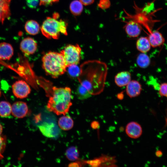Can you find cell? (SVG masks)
I'll return each mask as SVG.
<instances>
[{"label":"cell","instance_id":"2e32d148","mask_svg":"<svg viewBox=\"0 0 167 167\" xmlns=\"http://www.w3.org/2000/svg\"><path fill=\"white\" fill-rule=\"evenodd\" d=\"M151 45L148 37H141L137 41L136 47L138 50L141 53H146L151 48Z\"/></svg>","mask_w":167,"mask_h":167},{"label":"cell","instance_id":"1f68e13d","mask_svg":"<svg viewBox=\"0 0 167 167\" xmlns=\"http://www.w3.org/2000/svg\"><path fill=\"white\" fill-rule=\"evenodd\" d=\"M99 126V123L96 121H94L91 123V127L93 129H96Z\"/></svg>","mask_w":167,"mask_h":167},{"label":"cell","instance_id":"ffe728a7","mask_svg":"<svg viewBox=\"0 0 167 167\" xmlns=\"http://www.w3.org/2000/svg\"><path fill=\"white\" fill-rule=\"evenodd\" d=\"M137 65L140 68H145L147 67L150 63V59L145 53H141L137 56L136 60Z\"/></svg>","mask_w":167,"mask_h":167},{"label":"cell","instance_id":"4dcf8cb0","mask_svg":"<svg viewBox=\"0 0 167 167\" xmlns=\"http://www.w3.org/2000/svg\"><path fill=\"white\" fill-rule=\"evenodd\" d=\"M83 5L87 6L92 4L95 0H79Z\"/></svg>","mask_w":167,"mask_h":167},{"label":"cell","instance_id":"83f0119b","mask_svg":"<svg viewBox=\"0 0 167 167\" xmlns=\"http://www.w3.org/2000/svg\"><path fill=\"white\" fill-rule=\"evenodd\" d=\"M27 6L31 9L36 7L39 3V0H25Z\"/></svg>","mask_w":167,"mask_h":167},{"label":"cell","instance_id":"603a6c76","mask_svg":"<svg viewBox=\"0 0 167 167\" xmlns=\"http://www.w3.org/2000/svg\"><path fill=\"white\" fill-rule=\"evenodd\" d=\"M66 155L67 158L70 161H75L78 159L79 152L77 148L74 146L68 148L66 151Z\"/></svg>","mask_w":167,"mask_h":167},{"label":"cell","instance_id":"44dd1931","mask_svg":"<svg viewBox=\"0 0 167 167\" xmlns=\"http://www.w3.org/2000/svg\"><path fill=\"white\" fill-rule=\"evenodd\" d=\"M83 5L79 1L75 0L72 1L70 5V10L71 13L75 16L80 15L83 9Z\"/></svg>","mask_w":167,"mask_h":167},{"label":"cell","instance_id":"d6a6232c","mask_svg":"<svg viewBox=\"0 0 167 167\" xmlns=\"http://www.w3.org/2000/svg\"><path fill=\"white\" fill-rule=\"evenodd\" d=\"M3 128L2 125L0 124V135L1 134Z\"/></svg>","mask_w":167,"mask_h":167},{"label":"cell","instance_id":"7c38bea8","mask_svg":"<svg viewBox=\"0 0 167 167\" xmlns=\"http://www.w3.org/2000/svg\"><path fill=\"white\" fill-rule=\"evenodd\" d=\"M126 86V93L131 98L135 97L139 95L142 89L140 84L135 80H131Z\"/></svg>","mask_w":167,"mask_h":167},{"label":"cell","instance_id":"ac0fdd59","mask_svg":"<svg viewBox=\"0 0 167 167\" xmlns=\"http://www.w3.org/2000/svg\"><path fill=\"white\" fill-rule=\"evenodd\" d=\"M24 28L27 33L33 35L37 34L40 29L38 23L33 20L27 21L25 24Z\"/></svg>","mask_w":167,"mask_h":167},{"label":"cell","instance_id":"5bb4252c","mask_svg":"<svg viewBox=\"0 0 167 167\" xmlns=\"http://www.w3.org/2000/svg\"><path fill=\"white\" fill-rule=\"evenodd\" d=\"M148 38L151 46L153 47L159 46L165 42V39L162 35L157 31L150 32Z\"/></svg>","mask_w":167,"mask_h":167},{"label":"cell","instance_id":"3957f363","mask_svg":"<svg viewBox=\"0 0 167 167\" xmlns=\"http://www.w3.org/2000/svg\"><path fill=\"white\" fill-rule=\"evenodd\" d=\"M42 61L45 71L53 78L58 77L66 71L67 66L60 53L49 52L43 56Z\"/></svg>","mask_w":167,"mask_h":167},{"label":"cell","instance_id":"f546056e","mask_svg":"<svg viewBox=\"0 0 167 167\" xmlns=\"http://www.w3.org/2000/svg\"><path fill=\"white\" fill-rule=\"evenodd\" d=\"M59 0H40V6H48L59 2Z\"/></svg>","mask_w":167,"mask_h":167},{"label":"cell","instance_id":"8992f818","mask_svg":"<svg viewBox=\"0 0 167 167\" xmlns=\"http://www.w3.org/2000/svg\"><path fill=\"white\" fill-rule=\"evenodd\" d=\"M12 87L13 94L18 98H25L31 91L29 85L23 80L16 81L13 84Z\"/></svg>","mask_w":167,"mask_h":167},{"label":"cell","instance_id":"9a60e30c","mask_svg":"<svg viewBox=\"0 0 167 167\" xmlns=\"http://www.w3.org/2000/svg\"><path fill=\"white\" fill-rule=\"evenodd\" d=\"M131 73L128 71H122L119 72L115 77L114 81L119 87L126 86L131 81Z\"/></svg>","mask_w":167,"mask_h":167},{"label":"cell","instance_id":"d4e9b609","mask_svg":"<svg viewBox=\"0 0 167 167\" xmlns=\"http://www.w3.org/2000/svg\"><path fill=\"white\" fill-rule=\"evenodd\" d=\"M77 65H72L67 67V71L70 75L73 77H76L79 76L80 69L77 66Z\"/></svg>","mask_w":167,"mask_h":167},{"label":"cell","instance_id":"277c9868","mask_svg":"<svg viewBox=\"0 0 167 167\" xmlns=\"http://www.w3.org/2000/svg\"><path fill=\"white\" fill-rule=\"evenodd\" d=\"M58 18L48 17L44 21L40 29L42 34L48 39H58L61 34L67 35V23Z\"/></svg>","mask_w":167,"mask_h":167},{"label":"cell","instance_id":"484cf974","mask_svg":"<svg viewBox=\"0 0 167 167\" xmlns=\"http://www.w3.org/2000/svg\"><path fill=\"white\" fill-rule=\"evenodd\" d=\"M111 3L109 0H99L98 4V6L103 10L109 8L110 6Z\"/></svg>","mask_w":167,"mask_h":167},{"label":"cell","instance_id":"4316f807","mask_svg":"<svg viewBox=\"0 0 167 167\" xmlns=\"http://www.w3.org/2000/svg\"><path fill=\"white\" fill-rule=\"evenodd\" d=\"M159 93L161 96L167 98V83H163L161 84L159 88Z\"/></svg>","mask_w":167,"mask_h":167},{"label":"cell","instance_id":"836d02e7","mask_svg":"<svg viewBox=\"0 0 167 167\" xmlns=\"http://www.w3.org/2000/svg\"><path fill=\"white\" fill-rule=\"evenodd\" d=\"M1 91H0V97L1 96Z\"/></svg>","mask_w":167,"mask_h":167},{"label":"cell","instance_id":"6da1fadb","mask_svg":"<svg viewBox=\"0 0 167 167\" xmlns=\"http://www.w3.org/2000/svg\"><path fill=\"white\" fill-rule=\"evenodd\" d=\"M108 71L104 62L98 60L88 61L80 68V84L93 95L100 94L104 90Z\"/></svg>","mask_w":167,"mask_h":167},{"label":"cell","instance_id":"9c48e42d","mask_svg":"<svg viewBox=\"0 0 167 167\" xmlns=\"http://www.w3.org/2000/svg\"><path fill=\"white\" fill-rule=\"evenodd\" d=\"M28 108L26 103L22 101L15 102L12 105L11 113L17 118H22L26 116Z\"/></svg>","mask_w":167,"mask_h":167},{"label":"cell","instance_id":"e0dca14e","mask_svg":"<svg viewBox=\"0 0 167 167\" xmlns=\"http://www.w3.org/2000/svg\"><path fill=\"white\" fill-rule=\"evenodd\" d=\"M11 0H0V21L3 23L10 14L9 4Z\"/></svg>","mask_w":167,"mask_h":167},{"label":"cell","instance_id":"f1b7e54d","mask_svg":"<svg viewBox=\"0 0 167 167\" xmlns=\"http://www.w3.org/2000/svg\"><path fill=\"white\" fill-rule=\"evenodd\" d=\"M5 139L0 135V159L3 157L2 155L5 150Z\"/></svg>","mask_w":167,"mask_h":167},{"label":"cell","instance_id":"30bf717a","mask_svg":"<svg viewBox=\"0 0 167 167\" xmlns=\"http://www.w3.org/2000/svg\"><path fill=\"white\" fill-rule=\"evenodd\" d=\"M125 131L127 135L133 139L139 138L142 133L141 126L135 122H131L128 123L126 126Z\"/></svg>","mask_w":167,"mask_h":167},{"label":"cell","instance_id":"5b68a950","mask_svg":"<svg viewBox=\"0 0 167 167\" xmlns=\"http://www.w3.org/2000/svg\"><path fill=\"white\" fill-rule=\"evenodd\" d=\"M81 48L78 44L67 45L60 53L62 54L67 67L72 65H78L80 59Z\"/></svg>","mask_w":167,"mask_h":167},{"label":"cell","instance_id":"cb8c5ba5","mask_svg":"<svg viewBox=\"0 0 167 167\" xmlns=\"http://www.w3.org/2000/svg\"><path fill=\"white\" fill-rule=\"evenodd\" d=\"M76 94L78 98L81 100L86 99L91 97L92 95L86 88L81 84L78 87Z\"/></svg>","mask_w":167,"mask_h":167},{"label":"cell","instance_id":"4fadbf2b","mask_svg":"<svg viewBox=\"0 0 167 167\" xmlns=\"http://www.w3.org/2000/svg\"><path fill=\"white\" fill-rule=\"evenodd\" d=\"M14 54V49L10 44L5 42L0 43V59L9 60Z\"/></svg>","mask_w":167,"mask_h":167},{"label":"cell","instance_id":"d6986e66","mask_svg":"<svg viewBox=\"0 0 167 167\" xmlns=\"http://www.w3.org/2000/svg\"><path fill=\"white\" fill-rule=\"evenodd\" d=\"M59 127L63 130L67 131L71 129L74 125V122L69 116H64L61 117L58 122Z\"/></svg>","mask_w":167,"mask_h":167},{"label":"cell","instance_id":"ba28073f","mask_svg":"<svg viewBox=\"0 0 167 167\" xmlns=\"http://www.w3.org/2000/svg\"><path fill=\"white\" fill-rule=\"evenodd\" d=\"M42 134L49 138L56 137L59 133L58 128L54 123L45 122L39 126Z\"/></svg>","mask_w":167,"mask_h":167},{"label":"cell","instance_id":"8fae6325","mask_svg":"<svg viewBox=\"0 0 167 167\" xmlns=\"http://www.w3.org/2000/svg\"><path fill=\"white\" fill-rule=\"evenodd\" d=\"M126 33L130 37H136L140 34L141 27L139 22L135 20L128 22L124 27Z\"/></svg>","mask_w":167,"mask_h":167},{"label":"cell","instance_id":"7402d4cb","mask_svg":"<svg viewBox=\"0 0 167 167\" xmlns=\"http://www.w3.org/2000/svg\"><path fill=\"white\" fill-rule=\"evenodd\" d=\"M12 105L8 102L2 101L0 102V116L7 117L11 113Z\"/></svg>","mask_w":167,"mask_h":167},{"label":"cell","instance_id":"7a4b0ae2","mask_svg":"<svg viewBox=\"0 0 167 167\" xmlns=\"http://www.w3.org/2000/svg\"><path fill=\"white\" fill-rule=\"evenodd\" d=\"M51 94L47 105L48 110L57 115L66 114L72 105L70 88L54 87Z\"/></svg>","mask_w":167,"mask_h":167},{"label":"cell","instance_id":"52a82bcc","mask_svg":"<svg viewBox=\"0 0 167 167\" xmlns=\"http://www.w3.org/2000/svg\"><path fill=\"white\" fill-rule=\"evenodd\" d=\"M37 49V44L32 38L28 37L24 39L20 42V49L26 55L32 54L35 53Z\"/></svg>","mask_w":167,"mask_h":167}]
</instances>
